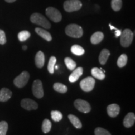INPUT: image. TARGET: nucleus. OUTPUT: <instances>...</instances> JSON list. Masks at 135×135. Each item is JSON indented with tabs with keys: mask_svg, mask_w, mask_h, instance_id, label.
<instances>
[{
	"mask_svg": "<svg viewBox=\"0 0 135 135\" xmlns=\"http://www.w3.org/2000/svg\"><path fill=\"white\" fill-rule=\"evenodd\" d=\"M91 75L95 78L99 80H103L105 78V74L103 71L102 70L98 68H93L91 70Z\"/></svg>",
	"mask_w": 135,
	"mask_h": 135,
	"instance_id": "obj_19",
	"label": "nucleus"
},
{
	"mask_svg": "<svg viewBox=\"0 0 135 135\" xmlns=\"http://www.w3.org/2000/svg\"><path fill=\"white\" fill-rule=\"evenodd\" d=\"M56 63V58L55 56L51 57L50 60H49V63L48 65V70L51 74L54 73Z\"/></svg>",
	"mask_w": 135,
	"mask_h": 135,
	"instance_id": "obj_27",
	"label": "nucleus"
},
{
	"mask_svg": "<svg viewBox=\"0 0 135 135\" xmlns=\"http://www.w3.org/2000/svg\"><path fill=\"white\" fill-rule=\"evenodd\" d=\"M12 96V92L11 90L6 88H3L0 90V101L1 102H5L11 98Z\"/></svg>",
	"mask_w": 135,
	"mask_h": 135,
	"instance_id": "obj_15",
	"label": "nucleus"
},
{
	"mask_svg": "<svg viewBox=\"0 0 135 135\" xmlns=\"http://www.w3.org/2000/svg\"><path fill=\"white\" fill-rule=\"evenodd\" d=\"M31 36V34L29 31H20L18 35V40H20V41H25L26 40H28Z\"/></svg>",
	"mask_w": 135,
	"mask_h": 135,
	"instance_id": "obj_29",
	"label": "nucleus"
},
{
	"mask_svg": "<svg viewBox=\"0 0 135 135\" xmlns=\"http://www.w3.org/2000/svg\"><path fill=\"white\" fill-rule=\"evenodd\" d=\"M135 115L133 113H129L126 114L123 120V125L126 128H130L134 124Z\"/></svg>",
	"mask_w": 135,
	"mask_h": 135,
	"instance_id": "obj_13",
	"label": "nucleus"
},
{
	"mask_svg": "<svg viewBox=\"0 0 135 135\" xmlns=\"http://www.w3.org/2000/svg\"><path fill=\"white\" fill-rule=\"evenodd\" d=\"M104 38V34L101 31H97L94 33L93 35L91 36L90 41L91 43L93 45H97L102 41Z\"/></svg>",
	"mask_w": 135,
	"mask_h": 135,
	"instance_id": "obj_17",
	"label": "nucleus"
},
{
	"mask_svg": "<svg viewBox=\"0 0 135 135\" xmlns=\"http://www.w3.org/2000/svg\"><path fill=\"white\" fill-rule=\"evenodd\" d=\"M83 73V69L81 67H78V68L73 70V71L69 77V81L71 83H75L78 81L80 76Z\"/></svg>",
	"mask_w": 135,
	"mask_h": 135,
	"instance_id": "obj_12",
	"label": "nucleus"
},
{
	"mask_svg": "<svg viewBox=\"0 0 135 135\" xmlns=\"http://www.w3.org/2000/svg\"><path fill=\"white\" fill-rule=\"evenodd\" d=\"M121 34V31L120 30H118V29H115V37L116 38H118V37L120 36Z\"/></svg>",
	"mask_w": 135,
	"mask_h": 135,
	"instance_id": "obj_33",
	"label": "nucleus"
},
{
	"mask_svg": "<svg viewBox=\"0 0 135 135\" xmlns=\"http://www.w3.org/2000/svg\"><path fill=\"white\" fill-rule=\"evenodd\" d=\"M109 55H110L109 51L108 50H107V49H103V50L101 51V53L99 54V63L102 65H105L108 59L109 58Z\"/></svg>",
	"mask_w": 135,
	"mask_h": 135,
	"instance_id": "obj_18",
	"label": "nucleus"
},
{
	"mask_svg": "<svg viewBox=\"0 0 135 135\" xmlns=\"http://www.w3.org/2000/svg\"><path fill=\"white\" fill-rule=\"evenodd\" d=\"M71 51L73 54L76 56H81L84 53V50L80 45H75L72 46Z\"/></svg>",
	"mask_w": 135,
	"mask_h": 135,
	"instance_id": "obj_22",
	"label": "nucleus"
},
{
	"mask_svg": "<svg viewBox=\"0 0 135 135\" xmlns=\"http://www.w3.org/2000/svg\"><path fill=\"white\" fill-rule=\"evenodd\" d=\"M120 108L116 104H111L107 107L108 114L111 118H115L119 113Z\"/></svg>",
	"mask_w": 135,
	"mask_h": 135,
	"instance_id": "obj_11",
	"label": "nucleus"
},
{
	"mask_svg": "<svg viewBox=\"0 0 135 135\" xmlns=\"http://www.w3.org/2000/svg\"><path fill=\"white\" fill-rule=\"evenodd\" d=\"M46 15L51 20L55 22V23H58L62 20V15L59 11V10L53 7H49L46 8Z\"/></svg>",
	"mask_w": 135,
	"mask_h": 135,
	"instance_id": "obj_8",
	"label": "nucleus"
},
{
	"mask_svg": "<svg viewBox=\"0 0 135 135\" xmlns=\"http://www.w3.org/2000/svg\"><path fill=\"white\" fill-rule=\"evenodd\" d=\"M21 106L22 108L28 111L35 110V109H38V104L36 101L29 98L22 99L21 101Z\"/></svg>",
	"mask_w": 135,
	"mask_h": 135,
	"instance_id": "obj_10",
	"label": "nucleus"
},
{
	"mask_svg": "<svg viewBox=\"0 0 135 135\" xmlns=\"http://www.w3.org/2000/svg\"><path fill=\"white\" fill-rule=\"evenodd\" d=\"M15 1H16V0H5V1H6L8 3H13Z\"/></svg>",
	"mask_w": 135,
	"mask_h": 135,
	"instance_id": "obj_34",
	"label": "nucleus"
},
{
	"mask_svg": "<svg viewBox=\"0 0 135 135\" xmlns=\"http://www.w3.org/2000/svg\"><path fill=\"white\" fill-rule=\"evenodd\" d=\"M65 63L68 69H69L71 71L75 70L76 66V63L71 58H69V57L65 58Z\"/></svg>",
	"mask_w": 135,
	"mask_h": 135,
	"instance_id": "obj_26",
	"label": "nucleus"
},
{
	"mask_svg": "<svg viewBox=\"0 0 135 135\" xmlns=\"http://www.w3.org/2000/svg\"><path fill=\"white\" fill-rule=\"evenodd\" d=\"M52 119L55 122H59L63 118V114L59 111H52L51 112Z\"/></svg>",
	"mask_w": 135,
	"mask_h": 135,
	"instance_id": "obj_28",
	"label": "nucleus"
},
{
	"mask_svg": "<svg viewBox=\"0 0 135 135\" xmlns=\"http://www.w3.org/2000/svg\"><path fill=\"white\" fill-rule=\"evenodd\" d=\"M32 91L35 97L38 98H43L44 96L43 84L40 80H36L33 82L32 86Z\"/></svg>",
	"mask_w": 135,
	"mask_h": 135,
	"instance_id": "obj_9",
	"label": "nucleus"
},
{
	"mask_svg": "<svg viewBox=\"0 0 135 135\" xmlns=\"http://www.w3.org/2000/svg\"><path fill=\"white\" fill-rule=\"evenodd\" d=\"M23 50H26V49H27V46H23Z\"/></svg>",
	"mask_w": 135,
	"mask_h": 135,
	"instance_id": "obj_35",
	"label": "nucleus"
},
{
	"mask_svg": "<svg viewBox=\"0 0 135 135\" xmlns=\"http://www.w3.org/2000/svg\"><path fill=\"white\" fill-rule=\"evenodd\" d=\"M63 7L67 12H73L80 10L82 7V3L80 0H67L64 3Z\"/></svg>",
	"mask_w": 135,
	"mask_h": 135,
	"instance_id": "obj_4",
	"label": "nucleus"
},
{
	"mask_svg": "<svg viewBox=\"0 0 135 135\" xmlns=\"http://www.w3.org/2000/svg\"><path fill=\"white\" fill-rule=\"evenodd\" d=\"M35 64L37 68H41L43 67L44 65H45V55L41 51H39L38 53H36V56H35Z\"/></svg>",
	"mask_w": 135,
	"mask_h": 135,
	"instance_id": "obj_14",
	"label": "nucleus"
},
{
	"mask_svg": "<svg viewBox=\"0 0 135 135\" xmlns=\"http://www.w3.org/2000/svg\"><path fill=\"white\" fill-rule=\"evenodd\" d=\"M94 134L95 135H111L110 133L106 129L103 128H97L94 130Z\"/></svg>",
	"mask_w": 135,
	"mask_h": 135,
	"instance_id": "obj_31",
	"label": "nucleus"
},
{
	"mask_svg": "<svg viewBox=\"0 0 135 135\" xmlns=\"http://www.w3.org/2000/svg\"><path fill=\"white\" fill-rule=\"evenodd\" d=\"M128 61V56L126 54H122L118 59L117 65L119 68H123L126 65Z\"/></svg>",
	"mask_w": 135,
	"mask_h": 135,
	"instance_id": "obj_24",
	"label": "nucleus"
},
{
	"mask_svg": "<svg viewBox=\"0 0 135 135\" xmlns=\"http://www.w3.org/2000/svg\"><path fill=\"white\" fill-rule=\"evenodd\" d=\"M8 129V124L6 121L0 122V135H6Z\"/></svg>",
	"mask_w": 135,
	"mask_h": 135,
	"instance_id": "obj_30",
	"label": "nucleus"
},
{
	"mask_svg": "<svg viewBox=\"0 0 135 135\" xmlns=\"http://www.w3.org/2000/svg\"><path fill=\"white\" fill-rule=\"evenodd\" d=\"M53 88L56 91L60 93H65L68 91V88L65 84L60 83H55L53 85Z\"/></svg>",
	"mask_w": 135,
	"mask_h": 135,
	"instance_id": "obj_21",
	"label": "nucleus"
},
{
	"mask_svg": "<svg viewBox=\"0 0 135 135\" xmlns=\"http://www.w3.org/2000/svg\"><path fill=\"white\" fill-rule=\"evenodd\" d=\"M133 40V33L129 29H125L121 32L120 36L121 45L124 48L129 46Z\"/></svg>",
	"mask_w": 135,
	"mask_h": 135,
	"instance_id": "obj_3",
	"label": "nucleus"
},
{
	"mask_svg": "<svg viewBox=\"0 0 135 135\" xmlns=\"http://www.w3.org/2000/svg\"><path fill=\"white\" fill-rule=\"evenodd\" d=\"M35 31H36V33L38 34L39 36H41L42 38L44 39V40H46V41H51V34L49 33L48 31L40 28H35Z\"/></svg>",
	"mask_w": 135,
	"mask_h": 135,
	"instance_id": "obj_16",
	"label": "nucleus"
},
{
	"mask_svg": "<svg viewBox=\"0 0 135 135\" xmlns=\"http://www.w3.org/2000/svg\"><path fill=\"white\" fill-rule=\"evenodd\" d=\"M122 0H111V8L114 11H119L122 7Z\"/></svg>",
	"mask_w": 135,
	"mask_h": 135,
	"instance_id": "obj_25",
	"label": "nucleus"
},
{
	"mask_svg": "<svg viewBox=\"0 0 135 135\" xmlns=\"http://www.w3.org/2000/svg\"><path fill=\"white\" fill-rule=\"evenodd\" d=\"M29 79V73L26 71H24L20 75L15 78L14 81H13V83H14V84L16 87L21 88L25 86V85L28 83Z\"/></svg>",
	"mask_w": 135,
	"mask_h": 135,
	"instance_id": "obj_5",
	"label": "nucleus"
},
{
	"mask_svg": "<svg viewBox=\"0 0 135 135\" xmlns=\"http://www.w3.org/2000/svg\"><path fill=\"white\" fill-rule=\"evenodd\" d=\"M80 87L85 92L91 91L95 85V80L93 77H87L81 80L80 83Z\"/></svg>",
	"mask_w": 135,
	"mask_h": 135,
	"instance_id": "obj_7",
	"label": "nucleus"
},
{
	"mask_svg": "<svg viewBox=\"0 0 135 135\" xmlns=\"http://www.w3.org/2000/svg\"><path fill=\"white\" fill-rule=\"evenodd\" d=\"M30 21L34 24L43 26L46 29H50L51 28L50 23L43 15L38 13H35L30 16Z\"/></svg>",
	"mask_w": 135,
	"mask_h": 135,
	"instance_id": "obj_1",
	"label": "nucleus"
},
{
	"mask_svg": "<svg viewBox=\"0 0 135 135\" xmlns=\"http://www.w3.org/2000/svg\"><path fill=\"white\" fill-rule=\"evenodd\" d=\"M6 43V38L4 31L0 30V45H4Z\"/></svg>",
	"mask_w": 135,
	"mask_h": 135,
	"instance_id": "obj_32",
	"label": "nucleus"
},
{
	"mask_svg": "<svg viewBox=\"0 0 135 135\" xmlns=\"http://www.w3.org/2000/svg\"><path fill=\"white\" fill-rule=\"evenodd\" d=\"M74 105L78 110L80 112L83 113H88L90 112L91 109L89 103L83 99H76L74 102Z\"/></svg>",
	"mask_w": 135,
	"mask_h": 135,
	"instance_id": "obj_6",
	"label": "nucleus"
},
{
	"mask_svg": "<svg viewBox=\"0 0 135 135\" xmlns=\"http://www.w3.org/2000/svg\"><path fill=\"white\" fill-rule=\"evenodd\" d=\"M65 33L68 36L75 38H80L83 35V28L79 25L70 24L68 25L65 29Z\"/></svg>",
	"mask_w": 135,
	"mask_h": 135,
	"instance_id": "obj_2",
	"label": "nucleus"
},
{
	"mask_svg": "<svg viewBox=\"0 0 135 135\" xmlns=\"http://www.w3.org/2000/svg\"><path fill=\"white\" fill-rule=\"evenodd\" d=\"M68 118L71 121V123H72V124L77 129H80V128H82V124L81 121L78 118L76 117V116L75 115H73V114H69L68 115Z\"/></svg>",
	"mask_w": 135,
	"mask_h": 135,
	"instance_id": "obj_20",
	"label": "nucleus"
},
{
	"mask_svg": "<svg viewBox=\"0 0 135 135\" xmlns=\"http://www.w3.org/2000/svg\"><path fill=\"white\" fill-rule=\"evenodd\" d=\"M51 123L48 119H44L42 123V131L44 133H48L51 129Z\"/></svg>",
	"mask_w": 135,
	"mask_h": 135,
	"instance_id": "obj_23",
	"label": "nucleus"
}]
</instances>
